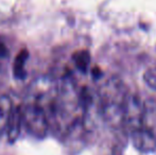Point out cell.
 Masks as SVG:
<instances>
[{"label": "cell", "instance_id": "8992f818", "mask_svg": "<svg viewBox=\"0 0 156 155\" xmlns=\"http://www.w3.org/2000/svg\"><path fill=\"white\" fill-rule=\"evenodd\" d=\"M29 53L27 50H23L20 53L16 56L14 63V76L17 79H23L26 77V64Z\"/></svg>", "mask_w": 156, "mask_h": 155}, {"label": "cell", "instance_id": "ba28073f", "mask_svg": "<svg viewBox=\"0 0 156 155\" xmlns=\"http://www.w3.org/2000/svg\"><path fill=\"white\" fill-rule=\"evenodd\" d=\"M144 82L147 83L150 88L156 90V66H153L151 68H149L148 70L144 72Z\"/></svg>", "mask_w": 156, "mask_h": 155}, {"label": "cell", "instance_id": "7a4b0ae2", "mask_svg": "<svg viewBox=\"0 0 156 155\" xmlns=\"http://www.w3.org/2000/svg\"><path fill=\"white\" fill-rule=\"evenodd\" d=\"M144 105L137 95H127L123 112V125L129 133L144 128Z\"/></svg>", "mask_w": 156, "mask_h": 155}, {"label": "cell", "instance_id": "52a82bcc", "mask_svg": "<svg viewBox=\"0 0 156 155\" xmlns=\"http://www.w3.org/2000/svg\"><path fill=\"white\" fill-rule=\"evenodd\" d=\"M89 61H90V56L89 53L86 51H81L74 55V63L76 66L81 70L82 72H86L87 68L89 66Z\"/></svg>", "mask_w": 156, "mask_h": 155}, {"label": "cell", "instance_id": "3957f363", "mask_svg": "<svg viewBox=\"0 0 156 155\" xmlns=\"http://www.w3.org/2000/svg\"><path fill=\"white\" fill-rule=\"evenodd\" d=\"M131 139L134 147L140 152L149 153V152H153L156 150L155 136L144 128L132 132Z\"/></svg>", "mask_w": 156, "mask_h": 155}, {"label": "cell", "instance_id": "6da1fadb", "mask_svg": "<svg viewBox=\"0 0 156 155\" xmlns=\"http://www.w3.org/2000/svg\"><path fill=\"white\" fill-rule=\"evenodd\" d=\"M126 88L119 78H109L100 89V105L104 120L113 128L123 125V112L127 98Z\"/></svg>", "mask_w": 156, "mask_h": 155}, {"label": "cell", "instance_id": "9c48e42d", "mask_svg": "<svg viewBox=\"0 0 156 155\" xmlns=\"http://www.w3.org/2000/svg\"><path fill=\"white\" fill-rule=\"evenodd\" d=\"M6 55V48L2 43H0V58Z\"/></svg>", "mask_w": 156, "mask_h": 155}, {"label": "cell", "instance_id": "5b68a950", "mask_svg": "<svg viewBox=\"0 0 156 155\" xmlns=\"http://www.w3.org/2000/svg\"><path fill=\"white\" fill-rule=\"evenodd\" d=\"M13 105L12 101L5 96L0 97V134L6 132L9 121H10L11 115L13 112Z\"/></svg>", "mask_w": 156, "mask_h": 155}, {"label": "cell", "instance_id": "277c9868", "mask_svg": "<svg viewBox=\"0 0 156 155\" xmlns=\"http://www.w3.org/2000/svg\"><path fill=\"white\" fill-rule=\"evenodd\" d=\"M23 124V112H21V106L14 105L13 107V112L11 115L10 121H9L8 128H6V136H8L9 140L14 141L18 137L19 133H20V129Z\"/></svg>", "mask_w": 156, "mask_h": 155}]
</instances>
